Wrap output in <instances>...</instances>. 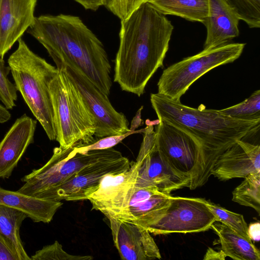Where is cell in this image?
<instances>
[{"mask_svg":"<svg viewBox=\"0 0 260 260\" xmlns=\"http://www.w3.org/2000/svg\"><path fill=\"white\" fill-rule=\"evenodd\" d=\"M173 29L165 15L148 2L121 20L114 81L122 90L138 96L144 93L150 78L164 67Z\"/></svg>","mask_w":260,"mask_h":260,"instance_id":"1","label":"cell"},{"mask_svg":"<svg viewBox=\"0 0 260 260\" xmlns=\"http://www.w3.org/2000/svg\"><path fill=\"white\" fill-rule=\"evenodd\" d=\"M150 102L159 120L184 131L200 146V157L189 186L191 190L207 182L213 164L223 152L260 124V120L234 118L203 105L190 107L158 93L151 94Z\"/></svg>","mask_w":260,"mask_h":260,"instance_id":"2","label":"cell"},{"mask_svg":"<svg viewBox=\"0 0 260 260\" xmlns=\"http://www.w3.org/2000/svg\"><path fill=\"white\" fill-rule=\"evenodd\" d=\"M28 32L53 60L65 58L76 64L108 96L111 67L102 42L78 16L60 14L35 17Z\"/></svg>","mask_w":260,"mask_h":260,"instance_id":"3","label":"cell"},{"mask_svg":"<svg viewBox=\"0 0 260 260\" xmlns=\"http://www.w3.org/2000/svg\"><path fill=\"white\" fill-rule=\"evenodd\" d=\"M8 63L17 91L49 139L55 140L56 131L49 85L58 72L57 68L31 51L21 38Z\"/></svg>","mask_w":260,"mask_h":260,"instance_id":"4","label":"cell"},{"mask_svg":"<svg viewBox=\"0 0 260 260\" xmlns=\"http://www.w3.org/2000/svg\"><path fill=\"white\" fill-rule=\"evenodd\" d=\"M57 69L49 85L56 131L55 140L59 146L65 148L79 142L93 143L96 140L94 118L75 86L60 68Z\"/></svg>","mask_w":260,"mask_h":260,"instance_id":"5","label":"cell"},{"mask_svg":"<svg viewBox=\"0 0 260 260\" xmlns=\"http://www.w3.org/2000/svg\"><path fill=\"white\" fill-rule=\"evenodd\" d=\"M74 145L67 148L55 147L52 156L44 166L21 179L24 184L17 191L38 199L53 201L58 187L74 174L118 152L110 148L81 153L74 150Z\"/></svg>","mask_w":260,"mask_h":260,"instance_id":"6","label":"cell"},{"mask_svg":"<svg viewBox=\"0 0 260 260\" xmlns=\"http://www.w3.org/2000/svg\"><path fill=\"white\" fill-rule=\"evenodd\" d=\"M245 46V43H229L204 49L196 55L172 64L162 72L157 83V93L172 100H180L202 76L215 68L238 59Z\"/></svg>","mask_w":260,"mask_h":260,"instance_id":"7","label":"cell"},{"mask_svg":"<svg viewBox=\"0 0 260 260\" xmlns=\"http://www.w3.org/2000/svg\"><path fill=\"white\" fill-rule=\"evenodd\" d=\"M53 60L56 68H60L75 86L92 115L96 139L122 135L131 131L125 116L115 109L108 96L76 64L65 58Z\"/></svg>","mask_w":260,"mask_h":260,"instance_id":"8","label":"cell"},{"mask_svg":"<svg viewBox=\"0 0 260 260\" xmlns=\"http://www.w3.org/2000/svg\"><path fill=\"white\" fill-rule=\"evenodd\" d=\"M197 198L171 196L170 203L160 217L145 228L154 235L192 233L211 229L216 219L206 204Z\"/></svg>","mask_w":260,"mask_h":260,"instance_id":"9","label":"cell"},{"mask_svg":"<svg viewBox=\"0 0 260 260\" xmlns=\"http://www.w3.org/2000/svg\"><path fill=\"white\" fill-rule=\"evenodd\" d=\"M131 166L128 158L120 151L82 168L57 189L54 201L64 200L77 201L87 200L99 186L102 178L112 173H119Z\"/></svg>","mask_w":260,"mask_h":260,"instance_id":"10","label":"cell"},{"mask_svg":"<svg viewBox=\"0 0 260 260\" xmlns=\"http://www.w3.org/2000/svg\"><path fill=\"white\" fill-rule=\"evenodd\" d=\"M139 167V162L132 161L128 169L104 176L97 188L87 198L92 209L101 212L108 218H115L128 205Z\"/></svg>","mask_w":260,"mask_h":260,"instance_id":"11","label":"cell"},{"mask_svg":"<svg viewBox=\"0 0 260 260\" xmlns=\"http://www.w3.org/2000/svg\"><path fill=\"white\" fill-rule=\"evenodd\" d=\"M155 132L157 149L173 168L191 178L200 157L198 143L184 131L163 121L159 120Z\"/></svg>","mask_w":260,"mask_h":260,"instance_id":"12","label":"cell"},{"mask_svg":"<svg viewBox=\"0 0 260 260\" xmlns=\"http://www.w3.org/2000/svg\"><path fill=\"white\" fill-rule=\"evenodd\" d=\"M140 162L136 186H152L160 193L170 196L173 191L186 187L190 176L173 168L154 144L148 151H139Z\"/></svg>","mask_w":260,"mask_h":260,"instance_id":"13","label":"cell"},{"mask_svg":"<svg viewBox=\"0 0 260 260\" xmlns=\"http://www.w3.org/2000/svg\"><path fill=\"white\" fill-rule=\"evenodd\" d=\"M114 245L126 260L160 259L158 246L149 232L131 221L108 218Z\"/></svg>","mask_w":260,"mask_h":260,"instance_id":"14","label":"cell"},{"mask_svg":"<svg viewBox=\"0 0 260 260\" xmlns=\"http://www.w3.org/2000/svg\"><path fill=\"white\" fill-rule=\"evenodd\" d=\"M260 173V146L242 140L223 152L215 161L210 175L221 181L245 178Z\"/></svg>","mask_w":260,"mask_h":260,"instance_id":"15","label":"cell"},{"mask_svg":"<svg viewBox=\"0 0 260 260\" xmlns=\"http://www.w3.org/2000/svg\"><path fill=\"white\" fill-rule=\"evenodd\" d=\"M37 0H0V58L34 22Z\"/></svg>","mask_w":260,"mask_h":260,"instance_id":"16","label":"cell"},{"mask_svg":"<svg viewBox=\"0 0 260 260\" xmlns=\"http://www.w3.org/2000/svg\"><path fill=\"white\" fill-rule=\"evenodd\" d=\"M36 120L26 114L17 118L0 142V178H9L34 142Z\"/></svg>","mask_w":260,"mask_h":260,"instance_id":"17","label":"cell"},{"mask_svg":"<svg viewBox=\"0 0 260 260\" xmlns=\"http://www.w3.org/2000/svg\"><path fill=\"white\" fill-rule=\"evenodd\" d=\"M239 20L225 0H209L208 15L203 22L207 29L204 49L230 43L239 35Z\"/></svg>","mask_w":260,"mask_h":260,"instance_id":"18","label":"cell"},{"mask_svg":"<svg viewBox=\"0 0 260 260\" xmlns=\"http://www.w3.org/2000/svg\"><path fill=\"white\" fill-rule=\"evenodd\" d=\"M0 205L24 212L35 222L49 223L62 203L38 199L0 186Z\"/></svg>","mask_w":260,"mask_h":260,"instance_id":"19","label":"cell"},{"mask_svg":"<svg viewBox=\"0 0 260 260\" xmlns=\"http://www.w3.org/2000/svg\"><path fill=\"white\" fill-rule=\"evenodd\" d=\"M211 228L218 236L221 250L235 260H259L260 253L252 240L239 235L221 222H214Z\"/></svg>","mask_w":260,"mask_h":260,"instance_id":"20","label":"cell"},{"mask_svg":"<svg viewBox=\"0 0 260 260\" xmlns=\"http://www.w3.org/2000/svg\"><path fill=\"white\" fill-rule=\"evenodd\" d=\"M164 15H172L203 23L209 12V0H148Z\"/></svg>","mask_w":260,"mask_h":260,"instance_id":"21","label":"cell"},{"mask_svg":"<svg viewBox=\"0 0 260 260\" xmlns=\"http://www.w3.org/2000/svg\"><path fill=\"white\" fill-rule=\"evenodd\" d=\"M27 217L21 211L0 205V233L12 241L19 260H31L25 250L20 235L22 223Z\"/></svg>","mask_w":260,"mask_h":260,"instance_id":"22","label":"cell"},{"mask_svg":"<svg viewBox=\"0 0 260 260\" xmlns=\"http://www.w3.org/2000/svg\"><path fill=\"white\" fill-rule=\"evenodd\" d=\"M242 183L232 192V201L254 209L260 214V173L244 178Z\"/></svg>","mask_w":260,"mask_h":260,"instance_id":"23","label":"cell"},{"mask_svg":"<svg viewBox=\"0 0 260 260\" xmlns=\"http://www.w3.org/2000/svg\"><path fill=\"white\" fill-rule=\"evenodd\" d=\"M222 114L242 120H260V90L234 106L220 110Z\"/></svg>","mask_w":260,"mask_h":260,"instance_id":"24","label":"cell"},{"mask_svg":"<svg viewBox=\"0 0 260 260\" xmlns=\"http://www.w3.org/2000/svg\"><path fill=\"white\" fill-rule=\"evenodd\" d=\"M206 204L214 215L216 221L222 223L242 236L250 239L248 234V225L242 214L228 210L208 201Z\"/></svg>","mask_w":260,"mask_h":260,"instance_id":"25","label":"cell"},{"mask_svg":"<svg viewBox=\"0 0 260 260\" xmlns=\"http://www.w3.org/2000/svg\"><path fill=\"white\" fill-rule=\"evenodd\" d=\"M250 28L260 27V0H225Z\"/></svg>","mask_w":260,"mask_h":260,"instance_id":"26","label":"cell"},{"mask_svg":"<svg viewBox=\"0 0 260 260\" xmlns=\"http://www.w3.org/2000/svg\"><path fill=\"white\" fill-rule=\"evenodd\" d=\"M11 72L9 66L5 64L4 59L0 58V101L8 110L16 106L17 100V90L15 84L8 77Z\"/></svg>","mask_w":260,"mask_h":260,"instance_id":"27","label":"cell"},{"mask_svg":"<svg viewBox=\"0 0 260 260\" xmlns=\"http://www.w3.org/2000/svg\"><path fill=\"white\" fill-rule=\"evenodd\" d=\"M31 260H90V255H75L65 251L57 241L53 244L44 246L31 257Z\"/></svg>","mask_w":260,"mask_h":260,"instance_id":"28","label":"cell"},{"mask_svg":"<svg viewBox=\"0 0 260 260\" xmlns=\"http://www.w3.org/2000/svg\"><path fill=\"white\" fill-rule=\"evenodd\" d=\"M144 129L135 131L131 129L130 131L119 135L107 136L96 140L93 143L85 144L79 142L74 145V150L79 153H85L90 151L103 150L112 148L128 136L139 133H144Z\"/></svg>","mask_w":260,"mask_h":260,"instance_id":"29","label":"cell"},{"mask_svg":"<svg viewBox=\"0 0 260 260\" xmlns=\"http://www.w3.org/2000/svg\"><path fill=\"white\" fill-rule=\"evenodd\" d=\"M0 260H19L12 241L0 233Z\"/></svg>","mask_w":260,"mask_h":260,"instance_id":"30","label":"cell"},{"mask_svg":"<svg viewBox=\"0 0 260 260\" xmlns=\"http://www.w3.org/2000/svg\"><path fill=\"white\" fill-rule=\"evenodd\" d=\"M104 6L113 14L118 17L120 20L123 19V0H105Z\"/></svg>","mask_w":260,"mask_h":260,"instance_id":"31","label":"cell"},{"mask_svg":"<svg viewBox=\"0 0 260 260\" xmlns=\"http://www.w3.org/2000/svg\"><path fill=\"white\" fill-rule=\"evenodd\" d=\"M148 1V0H123V16L122 20L128 17L134 11L137 9L143 4L147 2Z\"/></svg>","mask_w":260,"mask_h":260,"instance_id":"32","label":"cell"},{"mask_svg":"<svg viewBox=\"0 0 260 260\" xmlns=\"http://www.w3.org/2000/svg\"><path fill=\"white\" fill-rule=\"evenodd\" d=\"M86 10H97L105 5V0H74Z\"/></svg>","mask_w":260,"mask_h":260,"instance_id":"33","label":"cell"},{"mask_svg":"<svg viewBox=\"0 0 260 260\" xmlns=\"http://www.w3.org/2000/svg\"><path fill=\"white\" fill-rule=\"evenodd\" d=\"M226 256L224 252L220 250L217 251L212 248H209L203 258L204 260H224Z\"/></svg>","mask_w":260,"mask_h":260,"instance_id":"34","label":"cell"},{"mask_svg":"<svg viewBox=\"0 0 260 260\" xmlns=\"http://www.w3.org/2000/svg\"><path fill=\"white\" fill-rule=\"evenodd\" d=\"M248 234L249 238L254 241H259L260 239V223L256 222L248 226Z\"/></svg>","mask_w":260,"mask_h":260,"instance_id":"35","label":"cell"},{"mask_svg":"<svg viewBox=\"0 0 260 260\" xmlns=\"http://www.w3.org/2000/svg\"><path fill=\"white\" fill-rule=\"evenodd\" d=\"M11 117V114L9 110L0 104V123H4L7 122Z\"/></svg>","mask_w":260,"mask_h":260,"instance_id":"36","label":"cell"}]
</instances>
